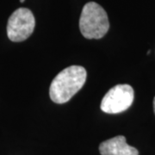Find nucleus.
Returning <instances> with one entry per match:
<instances>
[{
  "label": "nucleus",
  "instance_id": "obj_1",
  "mask_svg": "<svg viewBox=\"0 0 155 155\" xmlns=\"http://www.w3.org/2000/svg\"><path fill=\"white\" fill-rule=\"evenodd\" d=\"M87 77L86 70L80 66H71L57 74L50 85L49 96L55 104H65L83 87Z\"/></svg>",
  "mask_w": 155,
  "mask_h": 155
},
{
  "label": "nucleus",
  "instance_id": "obj_2",
  "mask_svg": "<svg viewBox=\"0 0 155 155\" xmlns=\"http://www.w3.org/2000/svg\"><path fill=\"white\" fill-rule=\"evenodd\" d=\"M79 28L84 38H103L110 28L104 9L95 2L85 4L79 18Z\"/></svg>",
  "mask_w": 155,
  "mask_h": 155
},
{
  "label": "nucleus",
  "instance_id": "obj_3",
  "mask_svg": "<svg viewBox=\"0 0 155 155\" xmlns=\"http://www.w3.org/2000/svg\"><path fill=\"white\" fill-rule=\"evenodd\" d=\"M35 19L27 8H19L14 11L8 20L7 35L11 41L20 42L28 39L34 31Z\"/></svg>",
  "mask_w": 155,
  "mask_h": 155
},
{
  "label": "nucleus",
  "instance_id": "obj_4",
  "mask_svg": "<svg viewBox=\"0 0 155 155\" xmlns=\"http://www.w3.org/2000/svg\"><path fill=\"white\" fill-rule=\"evenodd\" d=\"M134 93L129 84H117L107 92L101 102V110L107 114H119L133 104Z\"/></svg>",
  "mask_w": 155,
  "mask_h": 155
},
{
  "label": "nucleus",
  "instance_id": "obj_5",
  "mask_svg": "<svg viewBox=\"0 0 155 155\" xmlns=\"http://www.w3.org/2000/svg\"><path fill=\"white\" fill-rule=\"evenodd\" d=\"M101 155H139L138 150L127 144L123 135L103 141L99 146Z\"/></svg>",
  "mask_w": 155,
  "mask_h": 155
},
{
  "label": "nucleus",
  "instance_id": "obj_6",
  "mask_svg": "<svg viewBox=\"0 0 155 155\" xmlns=\"http://www.w3.org/2000/svg\"><path fill=\"white\" fill-rule=\"evenodd\" d=\"M153 111H154V114H155V97H154V99H153Z\"/></svg>",
  "mask_w": 155,
  "mask_h": 155
},
{
  "label": "nucleus",
  "instance_id": "obj_7",
  "mask_svg": "<svg viewBox=\"0 0 155 155\" xmlns=\"http://www.w3.org/2000/svg\"><path fill=\"white\" fill-rule=\"evenodd\" d=\"M24 1H25V0H20V2H21V3H22V2H24Z\"/></svg>",
  "mask_w": 155,
  "mask_h": 155
}]
</instances>
